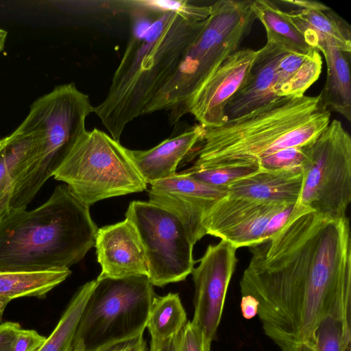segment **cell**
<instances>
[{
  "mask_svg": "<svg viewBox=\"0 0 351 351\" xmlns=\"http://www.w3.org/2000/svg\"><path fill=\"white\" fill-rule=\"evenodd\" d=\"M239 285L258 302L264 333L281 351H300L321 322L351 306L349 219H332L297 204L287 223L250 247Z\"/></svg>",
  "mask_w": 351,
  "mask_h": 351,
  "instance_id": "1",
  "label": "cell"
},
{
  "mask_svg": "<svg viewBox=\"0 0 351 351\" xmlns=\"http://www.w3.org/2000/svg\"><path fill=\"white\" fill-rule=\"evenodd\" d=\"M89 208L62 184L38 207L10 210L0 221V270L69 269L79 263L98 230Z\"/></svg>",
  "mask_w": 351,
  "mask_h": 351,
  "instance_id": "2",
  "label": "cell"
},
{
  "mask_svg": "<svg viewBox=\"0 0 351 351\" xmlns=\"http://www.w3.org/2000/svg\"><path fill=\"white\" fill-rule=\"evenodd\" d=\"M205 23L188 22L173 12H156L143 32L132 34L107 96L93 110L114 140L119 142L127 124L144 114Z\"/></svg>",
  "mask_w": 351,
  "mask_h": 351,
  "instance_id": "3",
  "label": "cell"
},
{
  "mask_svg": "<svg viewBox=\"0 0 351 351\" xmlns=\"http://www.w3.org/2000/svg\"><path fill=\"white\" fill-rule=\"evenodd\" d=\"M320 95L278 97L223 125L205 128L193 169L258 166L280 149L304 146L330 123Z\"/></svg>",
  "mask_w": 351,
  "mask_h": 351,
  "instance_id": "4",
  "label": "cell"
},
{
  "mask_svg": "<svg viewBox=\"0 0 351 351\" xmlns=\"http://www.w3.org/2000/svg\"><path fill=\"white\" fill-rule=\"evenodd\" d=\"M93 110L89 96L74 83L56 86L31 105L27 116L16 129L35 133L36 141L12 188L10 210L26 209L53 176L86 132V119Z\"/></svg>",
  "mask_w": 351,
  "mask_h": 351,
  "instance_id": "5",
  "label": "cell"
},
{
  "mask_svg": "<svg viewBox=\"0 0 351 351\" xmlns=\"http://www.w3.org/2000/svg\"><path fill=\"white\" fill-rule=\"evenodd\" d=\"M251 0H220L211 5L202 29L184 51L171 76L146 107L144 114L169 111L171 125L221 64L237 51L256 19Z\"/></svg>",
  "mask_w": 351,
  "mask_h": 351,
  "instance_id": "6",
  "label": "cell"
},
{
  "mask_svg": "<svg viewBox=\"0 0 351 351\" xmlns=\"http://www.w3.org/2000/svg\"><path fill=\"white\" fill-rule=\"evenodd\" d=\"M71 349L101 351L143 334L155 296L146 276L96 279Z\"/></svg>",
  "mask_w": 351,
  "mask_h": 351,
  "instance_id": "7",
  "label": "cell"
},
{
  "mask_svg": "<svg viewBox=\"0 0 351 351\" xmlns=\"http://www.w3.org/2000/svg\"><path fill=\"white\" fill-rule=\"evenodd\" d=\"M119 141L95 128L86 130L53 175L84 204L141 192L147 183Z\"/></svg>",
  "mask_w": 351,
  "mask_h": 351,
  "instance_id": "8",
  "label": "cell"
},
{
  "mask_svg": "<svg viewBox=\"0 0 351 351\" xmlns=\"http://www.w3.org/2000/svg\"><path fill=\"white\" fill-rule=\"evenodd\" d=\"M303 148L302 184L297 204L326 217H346L351 202L349 133L335 119Z\"/></svg>",
  "mask_w": 351,
  "mask_h": 351,
  "instance_id": "9",
  "label": "cell"
},
{
  "mask_svg": "<svg viewBox=\"0 0 351 351\" xmlns=\"http://www.w3.org/2000/svg\"><path fill=\"white\" fill-rule=\"evenodd\" d=\"M125 215L139 234L147 263V277L152 285L164 287L184 280L191 274L194 245L175 215L141 201L130 202Z\"/></svg>",
  "mask_w": 351,
  "mask_h": 351,
  "instance_id": "10",
  "label": "cell"
},
{
  "mask_svg": "<svg viewBox=\"0 0 351 351\" xmlns=\"http://www.w3.org/2000/svg\"><path fill=\"white\" fill-rule=\"evenodd\" d=\"M297 203L261 202L226 195L205 215L206 234L237 249L257 245L272 237L289 219Z\"/></svg>",
  "mask_w": 351,
  "mask_h": 351,
  "instance_id": "11",
  "label": "cell"
},
{
  "mask_svg": "<svg viewBox=\"0 0 351 351\" xmlns=\"http://www.w3.org/2000/svg\"><path fill=\"white\" fill-rule=\"evenodd\" d=\"M237 248L221 240L209 245L191 274L195 287L192 322L211 344L221 322L226 293L235 269Z\"/></svg>",
  "mask_w": 351,
  "mask_h": 351,
  "instance_id": "12",
  "label": "cell"
},
{
  "mask_svg": "<svg viewBox=\"0 0 351 351\" xmlns=\"http://www.w3.org/2000/svg\"><path fill=\"white\" fill-rule=\"evenodd\" d=\"M150 185L149 202L175 215L193 245L206 235L202 226L204 217L227 195L226 187L207 184L184 171Z\"/></svg>",
  "mask_w": 351,
  "mask_h": 351,
  "instance_id": "13",
  "label": "cell"
},
{
  "mask_svg": "<svg viewBox=\"0 0 351 351\" xmlns=\"http://www.w3.org/2000/svg\"><path fill=\"white\" fill-rule=\"evenodd\" d=\"M257 53L258 50L243 49L230 55L192 99L188 113L205 128L226 123L225 108L245 82Z\"/></svg>",
  "mask_w": 351,
  "mask_h": 351,
  "instance_id": "14",
  "label": "cell"
},
{
  "mask_svg": "<svg viewBox=\"0 0 351 351\" xmlns=\"http://www.w3.org/2000/svg\"><path fill=\"white\" fill-rule=\"evenodd\" d=\"M95 247L101 268L97 279L148 276L142 242L128 219L99 228Z\"/></svg>",
  "mask_w": 351,
  "mask_h": 351,
  "instance_id": "15",
  "label": "cell"
},
{
  "mask_svg": "<svg viewBox=\"0 0 351 351\" xmlns=\"http://www.w3.org/2000/svg\"><path fill=\"white\" fill-rule=\"evenodd\" d=\"M281 2L295 8L287 13L311 47L317 49L320 45L326 44L351 53L350 26L330 8L310 0Z\"/></svg>",
  "mask_w": 351,
  "mask_h": 351,
  "instance_id": "16",
  "label": "cell"
},
{
  "mask_svg": "<svg viewBox=\"0 0 351 351\" xmlns=\"http://www.w3.org/2000/svg\"><path fill=\"white\" fill-rule=\"evenodd\" d=\"M287 51L279 45L267 42L258 50L245 82L225 108L227 121L241 117L280 97L273 90L276 69L278 61Z\"/></svg>",
  "mask_w": 351,
  "mask_h": 351,
  "instance_id": "17",
  "label": "cell"
},
{
  "mask_svg": "<svg viewBox=\"0 0 351 351\" xmlns=\"http://www.w3.org/2000/svg\"><path fill=\"white\" fill-rule=\"evenodd\" d=\"M204 133L205 128L199 123L149 149L125 151L145 182L151 184L176 174L179 163L202 141Z\"/></svg>",
  "mask_w": 351,
  "mask_h": 351,
  "instance_id": "18",
  "label": "cell"
},
{
  "mask_svg": "<svg viewBox=\"0 0 351 351\" xmlns=\"http://www.w3.org/2000/svg\"><path fill=\"white\" fill-rule=\"evenodd\" d=\"M302 184V168L264 170L239 180L227 188V195L261 202L297 203Z\"/></svg>",
  "mask_w": 351,
  "mask_h": 351,
  "instance_id": "19",
  "label": "cell"
},
{
  "mask_svg": "<svg viewBox=\"0 0 351 351\" xmlns=\"http://www.w3.org/2000/svg\"><path fill=\"white\" fill-rule=\"evenodd\" d=\"M322 67V57L315 49L306 53L287 51L276 66L274 94L280 97L304 95L319 79Z\"/></svg>",
  "mask_w": 351,
  "mask_h": 351,
  "instance_id": "20",
  "label": "cell"
},
{
  "mask_svg": "<svg viewBox=\"0 0 351 351\" xmlns=\"http://www.w3.org/2000/svg\"><path fill=\"white\" fill-rule=\"evenodd\" d=\"M317 50L324 54L327 67L326 80L319 94L322 102L328 110L336 112L350 121L351 53L326 44L320 45Z\"/></svg>",
  "mask_w": 351,
  "mask_h": 351,
  "instance_id": "21",
  "label": "cell"
},
{
  "mask_svg": "<svg viewBox=\"0 0 351 351\" xmlns=\"http://www.w3.org/2000/svg\"><path fill=\"white\" fill-rule=\"evenodd\" d=\"M252 9L265 29L267 43L279 45L289 52L306 53L313 49L287 12L273 1H253Z\"/></svg>",
  "mask_w": 351,
  "mask_h": 351,
  "instance_id": "22",
  "label": "cell"
},
{
  "mask_svg": "<svg viewBox=\"0 0 351 351\" xmlns=\"http://www.w3.org/2000/svg\"><path fill=\"white\" fill-rule=\"evenodd\" d=\"M71 274L69 269L40 271L0 270V300L9 303L19 298H44Z\"/></svg>",
  "mask_w": 351,
  "mask_h": 351,
  "instance_id": "23",
  "label": "cell"
},
{
  "mask_svg": "<svg viewBox=\"0 0 351 351\" xmlns=\"http://www.w3.org/2000/svg\"><path fill=\"white\" fill-rule=\"evenodd\" d=\"M36 141L35 133L17 129L0 139V197L12 190L32 153Z\"/></svg>",
  "mask_w": 351,
  "mask_h": 351,
  "instance_id": "24",
  "label": "cell"
},
{
  "mask_svg": "<svg viewBox=\"0 0 351 351\" xmlns=\"http://www.w3.org/2000/svg\"><path fill=\"white\" fill-rule=\"evenodd\" d=\"M300 351H351V306L326 317Z\"/></svg>",
  "mask_w": 351,
  "mask_h": 351,
  "instance_id": "25",
  "label": "cell"
},
{
  "mask_svg": "<svg viewBox=\"0 0 351 351\" xmlns=\"http://www.w3.org/2000/svg\"><path fill=\"white\" fill-rule=\"evenodd\" d=\"M186 322V314L178 293L154 296L146 325L151 340L169 338L176 335Z\"/></svg>",
  "mask_w": 351,
  "mask_h": 351,
  "instance_id": "26",
  "label": "cell"
},
{
  "mask_svg": "<svg viewBox=\"0 0 351 351\" xmlns=\"http://www.w3.org/2000/svg\"><path fill=\"white\" fill-rule=\"evenodd\" d=\"M95 283L94 280L79 288L52 332L36 351H66L71 349L81 315Z\"/></svg>",
  "mask_w": 351,
  "mask_h": 351,
  "instance_id": "27",
  "label": "cell"
},
{
  "mask_svg": "<svg viewBox=\"0 0 351 351\" xmlns=\"http://www.w3.org/2000/svg\"><path fill=\"white\" fill-rule=\"evenodd\" d=\"M208 343L199 327L187 321L175 335L161 340H151L149 351H210Z\"/></svg>",
  "mask_w": 351,
  "mask_h": 351,
  "instance_id": "28",
  "label": "cell"
},
{
  "mask_svg": "<svg viewBox=\"0 0 351 351\" xmlns=\"http://www.w3.org/2000/svg\"><path fill=\"white\" fill-rule=\"evenodd\" d=\"M131 2L138 9L161 12H173L190 23L206 21L211 12V5H199L186 0H143Z\"/></svg>",
  "mask_w": 351,
  "mask_h": 351,
  "instance_id": "29",
  "label": "cell"
},
{
  "mask_svg": "<svg viewBox=\"0 0 351 351\" xmlns=\"http://www.w3.org/2000/svg\"><path fill=\"white\" fill-rule=\"evenodd\" d=\"M258 169L259 167L256 166H236L206 169L191 167L184 171L207 184L228 188L234 182L256 172Z\"/></svg>",
  "mask_w": 351,
  "mask_h": 351,
  "instance_id": "30",
  "label": "cell"
},
{
  "mask_svg": "<svg viewBox=\"0 0 351 351\" xmlns=\"http://www.w3.org/2000/svg\"><path fill=\"white\" fill-rule=\"evenodd\" d=\"M304 158L302 147H289L277 151L259 160V169L282 170L302 168Z\"/></svg>",
  "mask_w": 351,
  "mask_h": 351,
  "instance_id": "31",
  "label": "cell"
},
{
  "mask_svg": "<svg viewBox=\"0 0 351 351\" xmlns=\"http://www.w3.org/2000/svg\"><path fill=\"white\" fill-rule=\"evenodd\" d=\"M46 338L34 330L21 328L13 342L12 351H36Z\"/></svg>",
  "mask_w": 351,
  "mask_h": 351,
  "instance_id": "32",
  "label": "cell"
},
{
  "mask_svg": "<svg viewBox=\"0 0 351 351\" xmlns=\"http://www.w3.org/2000/svg\"><path fill=\"white\" fill-rule=\"evenodd\" d=\"M21 328L16 322H6L0 324V351H12L13 342Z\"/></svg>",
  "mask_w": 351,
  "mask_h": 351,
  "instance_id": "33",
  "label": "cell"
},
{
  "mask_svg": "<svg viewBox=\"0 0 351 351\" xmlns=\"http://www.w3.org/2000/svg\"><path fill=\"white\" fill-rule=\"evenodd\" d=\"M101 351H149L143 333L114 344Z\"/></svg>",
  "mask_w": 351,
  "mask_h": 351,
  "instance_id": "34",
  "label": "cell"
},
{
  "mask_svg": "<svg viewBox=\"0 0 351 351\" xmlns=\"http://www.w3.org/2000/svg\"><path fill=\"white\" fill-rule=\"evenodd\" d=\"M258 302L250 295H242L241 310L244 318L250 319L257 315Z\"/></svg>",
  "mask_w": 351,
  "mask_h": 351,
  "instance_id": "35",
  "label": "cell"
},
{
  "mask_svg": "<svg viewBox=\"0 0 351 351\" xmlns=\"http://www.w3.org/2000/svg\"><path fill=\"white\" fill-rule=\"evenodd\" d=\"M10 193L11 191H9L0 197V221L10 212Z\"/></svg>",
  "mask_w": 351,
  "mask_h": 351,
  "instance_id": "36",
  "label": "cell"
},
{
  "mask_svg": "<svg viewBox=\"0 0 351 351\" xmlns=\"http://www.w3.org/2000/svg\"><path fill=\"white\" fill-rule=\"evenodd\" d=\"M8 33L5 30L0 28V52L4 49Z\"/></svg>",
  "mask_w": 351,
  "mask_h": 351,
  "instance_id": "37",
  "label": "cell"
},
{
  "mask_svg": "<svg viewBox=\"0 0 351 351\" xmlns=\"http://www.w3.org/2000/svg\"><path fill=\"white\" fill-rule=\"evenodd\" d=\"M8 302L4 300H0V322L2 320V317L3 315V312L8 305Z\"/></svg>",
  "mask_w": 351,
  "mask_h": 351,
  "instance_id": "38",
  "label": "cell"
},
{
  "mask_svg": "<svg viewBox=\"0 0 351 351\" xmlns=\"http://www.w3.org/2000/svg\"><path fill=\"white\" fill-rule=\"evenodd\" d=\"M66 351H82V350H78V349H71H71H69V350H66Z\"/></svg>",
  "mask_w": 351,
  "mask_h": 351,
  "instance_id": "39",
  "label": "cell"
}]
</instances>
